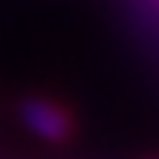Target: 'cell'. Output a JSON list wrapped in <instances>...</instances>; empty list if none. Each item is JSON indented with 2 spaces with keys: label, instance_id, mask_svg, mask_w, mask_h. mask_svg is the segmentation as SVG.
I'll return each instance as SVG.
<instances>
[{
  "label": "cell",
  "instance_id": "obj_1",
  "mask_svg": "<svg viewBox=\"0 0 159 159\" xmlns=\"http://www.w3.org/2000/svg\"><path fill=\"white\" fill-rule=\"evenodd\" d=\"M20 119L23 126L33 133V136L47 139V143H66L70 133H73V119L60 103L43 96H30L20 103Z\"/></svg>",
  "mask_w": 159,
  "mask_h": 159
}]
</instances>
